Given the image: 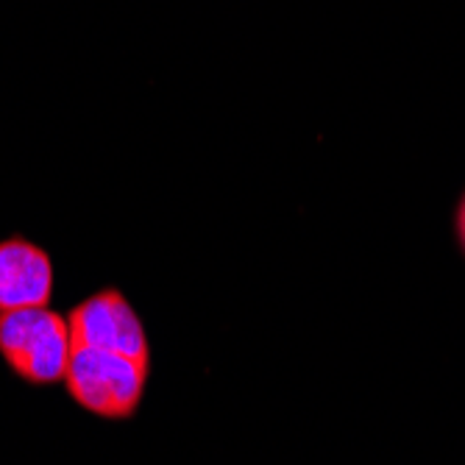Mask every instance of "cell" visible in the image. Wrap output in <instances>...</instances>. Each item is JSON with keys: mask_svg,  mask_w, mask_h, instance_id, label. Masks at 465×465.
<instances>
[{"mask_svg": "<svg viewBox=\"0 0 465 465\" xmlns=\"http://www.w3.org/2000/svg\"><path fill=\"white\" fill-rule=\"evenodd\" d=\"M148 368L132 357L104 349L75 346L64 376L67 393L78 407L98 418H132L145 396Z\"/></svg>", "mask_w": 465, "mask_h": 465, "instance_id": "cell-2", "label": "cell"}, {"mask_svg": "<svg viewBox=\"0 0 465 465\" xmlns=\"http://www.w3.org/2000/svg\"><path fill=\"white\" fill-rule=\"evenodd\" d=\"M54 299L51 253L23 234L0 240V312L48 307Z\"/></svg>", "mask_w": 465, "mask_h": 465, "instance_id": "cell-4", "label": "cell"}, {"mask_svg": "<svg viewBox=\"0 0 465 465\" xmlns=\"http://www.w3.org/2000/svg\"><path fill=\"white\" fill-rule=\"evenodd\" d=\"M73 346H90L151 365L145 326L117 287H104L67 312Z\"/></svg>", "mask_w": 465, "mask_h": 465, "instance_id": "cell-3", "label": "cell"}, {"mask_svg": "<svg viewBox=\"0 0 465 465\" xmlns=\"http://www.w3.org/2000/svg\"><path fill=\"white\" fill-rule=\"evenodd\" d=\"M73 349L67 315H59L51 307L0 312V357L23 382H64Z\"/></svg>", "mask_w": 465, "mask_h": 465, "instance_id": "cell-1", "label": "cell"}, {"mask_svg": "<svg viewBox=\"0 0 465 465\" xmlns=\"http://www.w3.org/2000/svg\"><path fill=\"white\" fill-rule=\"evenodd\" d=\"M454 232H457V242L465 253V193L460 195L457 209H454Z\"/></svg>", "mask_w": 465, "mask_h": 465, "instance_id": "cell-5", "label": "cell"}]
</instances>
